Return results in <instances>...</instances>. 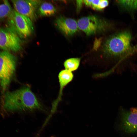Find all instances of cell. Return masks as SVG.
I'll return each instance as SVG.
<instances>
[{
  "label": "cell",
  "mask_w": 137,
  "mask_h": 137,
  "mask_svg": "<svg viewBox=\"0 0 137 137\" xmlns=\"http://www.w3.org/2000/svg\"><path fill=\"white\" fill-rule=\"evenodd\" d=\"M42 108L30 88L25 87L5 93L3 99L0 112L4 116L16 111L32 110Z\"/></svg>",
  "instance_id": "6da1fadb"
},
{
  "label": "cell",
  "mask_w": 137,
  "mask_h": 137,
  "mask_svg": "<svg viewBox=\"0 0 137 137\" xmlns=\"http://www.w3.org/2000/svg\"><path fill=\"white\" fill-rule=\"evenodd\" d=\"M132 36L129 31H124L109 37L105 41L103 51L109 57L124 58L133 53L131 45Z\"/></svg>",
  "instance_id": "7a4b0ae2"
},
{
  "label": "cell",
  "mask_w": 137,
  "mask_h": 137,
  "mask_svg": "<svg viewBox=\"0 0 137 137\" xmlns=\"http://www.w3.org/2000/svg\"><path fill=\"white\" fill-rule=\"evenodd\" d=\"M16 59L10 52L0 51V85L4 90L9 85L14 73Z\"/></svg>",
  "instance_id": "3957f363"
},
{
  "label": "cell",
  "mask_w": 137,
  "mask_h": 137,
  "mask_svg": "<svg viewBox=\"0 0 137 137\" xmlns=\"http://www.w3.org/2000/svg\"><path fill=\"white\" fill-rule=\"evenodd\" d=\"M77 23L78 29L88 36L103 31L107 24L105 21L95 15L82 17L78 20Z\"/></svg>",
  "instance_id": "277c9868"
},
{
  "label": "cell",
  "mask_w": 137,
  "mask_h": 137,
  "mask_svg": "<svg viewBox=\"0 0 137 137\" xmlns=\"http://www.w3.org/2000/svg\"><path fill=\"white\" fill-rule=\"evenodd\" d=\"M0 48L9 52H17L21 49L20 39L12 28H0Z\"/></svg>",
  "instance_id": "5b68a950"
},
{
  "label": "cell",
  "mask_w": 137,
  "mask_h": 137,
  "mask_svg": "<svg viewBox=\"0 0 137 137\" xmlns=\"http://www.w3.org/2000/svg\"><path fill=\"white\" fill-rule=\"evenodd\" d=\"M10 18L11 19L13 28L20 36L26 38L31 34L33 30V26L32 21L29 18L14 10Z\"/></svg>",
  "instance_id": "8992f818"
},
{
  "label": "cell",
  "mask_w": 137,
  "mask_h": 137,
  "mask_svg": "<svg viewBox=\"0 0 137 137\" xmlns=\"http://www.w3.org/2000/svg\"><path fill=\"white\" fill-rule=\"evenodd\" d=\"M15 10L18 13L28 17L32 21L37 18V8L40 1L37 0H12Z\"/></svg>",
  "instance_id": "52a82bcc"
},
{
  "label": "cell",
  "mask_w": 137,
  "mask_h": 137,
  "mask_svg": "<svg viewBox=\"0 0 137 137\" xmlns=\"http://www.w3.org/2000/svg\"><path fill=\"white\" fill-rule=\"evenodd\" d=\"M120 115L121 129L128 133H137V114L122 109H121Z\"/></svg>",
  "instance_id": "ba28073f"
},
{
  "label": "cell",
  "mask_w": 137,
  "mask_h": 137,
  "mask_svg": "<svg viewBox=\"0 0 137 137\" xmlns=\"http://www.w3.org/2000/svg\"><path fill=\"white\" fill-rule=\"evenodd\" d=\"M56 27L63 34L68 37L75 33L78 29L77 22L74 19L60 16L55 21Z\"/></svg>",
  "instance_id": "9c48e42d"
},
{
  "label": "cell",
  "mask_w": 137,
  "mask_h": 137,
  "mask_svg": "<svg viewBox=\"0 0 137 137\" xmlns=\"http://www.w3.org/2000/svg\"><path fill=\"white\" fill-rule=\"evenodd\" d=\"M58 77L60 89L58 97L53 104L52 110L53 111L55 110L58 104L61 99L63 89L72 80L74 75L72 72L65 69L60 72Z\"/></svg>",
  "instance_id": "30bf717a"
},
{
  "label": "cell",
  "mask_w": 137,
  "mask_h": 137,
  "mask_svg": "<svg viewBox=\"0 0 137 137\" xmlns=\"http://www.w3.org/2000/svg\"><path fill=\"white\" fill-rule=\"evenodd\" d=\"M13 10L7 0H0V19L11 17Z\"/></svg>",
  "instance_id": "8fae6325"
},
{
  "label": "cell",
  "mask_w": 137,
  "mask_h": 137,
  "mask_svg": "<svg viewBox=\"0 0 137 137\" xmlns=\"http://www.w3.org/2000/svg\"><path fill=\"white\" fill-rule=\"evenodd\" d=\"M39 11L40 14L41 15L48 16L54 14L56 12V10L52 4L45 2L41 5Z\"/></svg>",
  "instance_id": "7c38bea8"
},
{
  "label": "cell",
  "mask_w": 137,
  "mask_h": 137,
  "mask_svg": "<svg viewBox=\"0 0 137 137\" xmlns=\"http://www.w3.org/2000/svg\"><path fill=\"white\" fill-rule=\"evenodd\" d=\"M81 59L80 58L77 57L67 59L64 63L65 69L72 72L76 70L79 66Z\"/></svg>",
  "instance_id": "4fadbf2b"
},
{
  "label": "cell",
  "mask_w": 137,
  "mask_h": 137,
  "mask_svg": "<svg viewBox=\"0 0 137 137\" xmlns=\"http://www.w3.org/2000/svg\"><path fill=\"white\" fill-rule=\"evenodd\" d=\"M117 2L125 9L129 10L137 9V0H119Z\"/></svg>",
  "instance_id": "5bb4252c"
},
{
  "label": "cell",
  "mask_w": 137,
  "mask_h": 137,
  "mask_svg": "<svg viewBox=\"0 0 137 137\" xmlns=\"http://www.w3.org/2000/svg\"><path fill=\"white\" fill-rule=\"evenodd\" d=\"M109 1L106 0H100L98 10H101L107 6L109 4Z\"/></svg>",
  "instance_id": "9a60e30c"
},
{
  "label": "cell",
  "mask_w": 137,
  "mask_h": 137,
  "mask_svg": "<svg viewBox=\"0 0 137 137\" xmlns=\"http://www.w3.org/2000/svg\"><path fill=\"white\" fill-rule=\"evenodd\" d=\"M100 0H91L90 6L93 8L98 10V7Z\"/></svg>",
  "instance_id": "2e32d148"
},
{
  "label": "cell",
  "mask_w": 137,
  "mask_h": 137,
  "mask_svg": "<svg viewBox=\"0 0 137 137\" xmlns=\"http://www.w3.org/2000/svg\"><path fill=\"white\" fill-rule=\"evenodd\" d=\"M83 3V1L77 0V10L79 11L82 7V5Z\"/></svg>",
  "instance_id": "e0dca14e"
},
{
  "label": "cell",
  "mask_w": 137,
  "mask_h": 137,
  "mask_svg": "<svg viewBox=\"0 0 137 137\" xmlns=\"http://www.w3.org/2000/svg\"><path fill=\"white\" fill-rule=\"evenodd\" d=\"M130 112L132 113L137 114V108H130Z\"/></svg>",
  "instance_id": "ac0fdd59"
},
{
  "label": "cell",
  "mask_w": 137,
  "mask_h": 137,
  "mask_svg": "<svg viewBox=\"0 0 137 137\" xmlns=\"http://www.w3.org/2000/svg\"><path fill=\"white\" fill-rule=\"evenodd\" d=\"M100 42V41L98 40H97L95 41V44L94 46V48L95 49H96L98 48L97 47V44H98V45L99 46V44L100 43L99 42Z\"/></svg>",
  "instance_id": "d6986e66"
},
{
  "label": "cell",
  "mask_w": 137,
  "mask_h": 137,
  "mask_svg": "<svg viewBox=\"0 0 137 137\" xmlns=\"http://www.w3.org/2000/svg\"><path fill=\"white\" fill-rule=\"evenodd\" d=\"M134 47L135 48V49L137 50V44L135 46H134Z\"/></svg>",
  "instance_id": "ffe728a7"
},
{
  "label": "cell",
  "mask_w": 137,
  "mask_h": 137,
  "mask_svg": "<svg viewBox=\"0 0 137 137\" xmlns=\"http://www.w3.org/2000/svg\"><path fill=\"white\" fill-rule=\"evenodd\" d=\"M50 137H54L53 136H51Z\"/></svg>",
  "instance_id": "44dd1931"
}]
</instances>
